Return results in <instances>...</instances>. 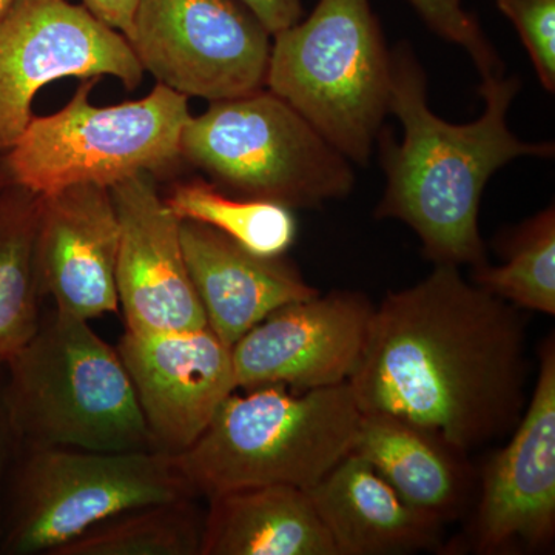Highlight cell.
<instances>
[{
	"mask_svg": "<svg viewBox=\"0 0 555 555\" xmlns=\"http://www.w3.org/2000/svg\"><path fill=\"white\" fill-rule=\"evenodd\" d=\"M526 378L520 309L436 266L375 306L349 385L361 414L397 416L469 454L517 425Z\"/></svg>",
	"mask_w": 555,
	"mask_h": 555,
	"instance_id": "obj_1",
	"label": "cell"
},
{
	"mask_svg": "<svg viewBox=\"0 0 555 555\" xmlns=\"http://www.w3.org/2000/svg\"><path fill=\"white\" fill-rule=\"evenodd\" d=\"M390 61L389 113L400 120L403 138L397 142L389 130L379 131L386 189L375 217L414 230L436 266L485 264L478 214L486 184L511 160L554 156V145L521 141L507 127L520 79L503 72L483 76V113L456 126L429 108L426 73L408 43H398Z\"/></svg>",
	"mask_w": 555,
	"mask_h": 555,
	"instance_id": "obj_2",
	"label": "cell"
},
{
	"mask_svg": "<svg viewBox=\"0 0 555 555\" xmlns=\"http://www.w3.org/2000/svg\"><path fill=\"white\" fill-rule=\"evenodd\" d=\"M360 420L349 383L255 387L225 398L198 440L171 462L195 496L268 485L309 491L352 452Z\"/></svg>",
	"mask_w": 555,
	"mask_h": 555,
	"instance_id": "obj_3",
	"label": "cell"
},
{
	"mask_svg": "<svg viewBox=\"0 0 555 555\" xmlns=\"http://www.w3.org/2000/svg\"><path fill=\"white\" fill-rule=\"evenodd\" d=\"M21 441L101 452L156 451L118 349L54 309L5 361Z\"/></svg>",
	"mask_w": 555,
	"mask_h": 555,
	"instance_id": "obj_4",
	"label": "cell"
},
{
	"mask_svg": "<svg viewBox=\"0 0 555 555\" xmlns=\"http://www.w3.org/2000/svg\"><path fill=\"white\" fill-rule=\"evenodd\" d=\"M272 38L266 89L366 166L389 113L392 67L371 0H320Z\"/></svg>",
	"mask_w": 555,
	"mask_h": 555,
	"instance_id": "obj_5",
	"label": "cell"
},
{
	"mask_svg": "<svg viewBox=\"0 0 555 555\" xmlns=\"http://www.w3.org/2000/svg\"><path fill=\"white\" fill-rule=\"evenodd\" d=\"M98 78L82 79L68 104L33 116L16 144L2 155V185L38 193L76 184L113 188L149 173L171 177L184 164L181 137L189 98L156 83L147 96L112 107L91 104Z\"/></svg>",
	"mask_w": 555,
	"mask_h": 555,
	"instance_id": "obj_6",
	"label": "cell"
},
{
	"mask_svg": "<svg viewBox=\"0 0 555 555\" xmlns=\"http://www.w3.org/2000/svg\"><path fill=\"white\" fill-rule=\"evenodd\" d=\"M181 156L230 196L288 208L346 198L356 185L350 160L269 89L190 116Z\"/></svg>",
	"mask_w": 555,
	"mask_h": 555,
	"instance_id": "obj_7",
	"label": "cell"
},
{
	"mask_svg": "<svg viewBox=\"0 0 555 555\" xmlns=\"http://www.w3.org/2000/svg\"><path fill=\"white\" fill-rule=\"evenodd\" d=\"M184 496L195 495L163 452L21 441L3 489L0 555H53L109 517Z\"/></svg>",
	"mask_w": 555,
	"mask_h": 555,
	"instance_id": "obj_8",
	"label": "cell"
},
{
	"mask_svg": "<svg viewBox=\"0 0 555 555\" xmlns=\"http://www.w3.org/2000/svg\"><path fill=\"white\" fill-rule=\"evenodd\" d=\"M270 38L243 0H138L129 43L158 83L218 102L266 89Z\"/></svg>",
	"mask_w": 555,
	"mask_h": 555,
	"instance_id": "obj_9",
	"label": "cell"
},
{
	"mask_svg": "<svg viewBox=\"0 0 555 555\" xmlns=\"http://www.w3.org/2000/svg\"><path fill=\"white\" fill-rule=\"evenodd\" d=\"M144 68L122 33L68 0H14L0 16V153L33 118L36 94L54 80L112 76L127 90Z\"/></svg>",
	"mask_w": 555,
	"mask_h": 555,
	"instance_id": "obj_10",
	"label": "cell"
},
{
	"mask_svg": "<svg viewBox=\"0 0 555 555\" xmlns=\"http://www.w3.org/2000/svg\"><path fill=\"white\" fill-rule=\"evenodd\" d=\"M555 537V341L540 349L539 374L513 437L481 473L469 526L481 555L539 553Z\"/></svg>",
	"mask_w": 555,
	"mask_h": 555,
	"instance_id": "obj_11",
	"label": "cell"
},
{
	"mask_svg": "<svg viewBox=\"0 0 555 555\" xmlns=\"http://www.w3.org/2000/svg\"><path fill=\"white\" fill-rule=\"evenodd\" d=\"M375 306L366 295L335 291L291 302L266 317L232 347L238 389H321L349 383Z\"/></svg>",
	"mask_w": 555,
	"mask_h": 555,
	"instance_id": "obj_12",
	"label": "cell"
},
{
	"mask_svg": "<svg viewBox=\"0 0 555 555\" xmlns=\"http://www.w3.org/2000/svg\"><path fill=\"white\" fill-rule=\"evenodd\" d=\"M118 352L158 452L178 455L192 447L238 390L232 347L208 327L181 332L127 328Z\"/></svg>",
	"mask_w": 555,
	"mask_h": 555,
	"instance_id": "obj_13",
	"label": "cell"
},
{
	"mask_svg": "<svg viewBox=\"0 0 555 555\" xmlns=\"http://www.w3.org/2000/svg\"><path fill=\"white\" fill-rule=\"evenodd\" d=\"M109 192L119 221L116 287L127 328L181 332L207 327L182 254L181 219L164 203L158 179L134 175Z\"/></svg>",
	"mask_w": 555,
	"mask_h": 555,
	"instance_id": "obj_14",
	"label": "cell"
},
{
	"mask_svg": "<svg viewBox=\"0 0 555 555\" xmlns=\"http://www.w3.org/2000/svg\"><path fill=\"white\" fill-rule=\"evenodd\" d=\"M119 238L108 188L76 184L40 195L36 255L43 297L87 321L116 312Z\"/></svg>",
	"mask_w": 555,
	"mask_h": 555,
	"instance_id": "obj_15",
	"label": "cell"
},
{
	"mask_svg": "<svg viewBox=\"0 0 555 555\" xmlns=\"http://www.w3.org/2000/svg\"><path fill=\"white\" fill-rule=\"evenodd\" d=\"M179 238L207 327L230 347L276 309L320 294L287 259L259 257L210 225L181 221Z\"/></svg>",
	"mask_w": 555,
	"mask_h": 555,
	"instance_id": "obj_16",
	"label": "cell"
},
{
	"mask_svg": "<svg viewBox=\"0 0 555 555\" xmlns=\"http://www.w3.org/2000/svg\"><path fill=\"white\" fill-rule=\"evenodd\" d=\"M308 494L337 555H403L441 547L443 526L412 509L353 451Z\"/></svg>",
	"mask_w": 555,
	"mask_h": 555,
	"instance_id": "obj_17",
	"label": "cell"
},
{
	"mask_svg": "<svg viewBox=\"0 0 555 555\" xmlns=\"http://www.w3.org/2000/svg\"><path fill=\"white\" fill-rule=\"evenodd\" d=\"M352 451L412 509L440 526L469 505L476 477L466 452L430 430L392 415L361 414Z\"/></svg>",
	"mask_w": 555,
	"mask_h": 555,
	"instance_id": "obj_18",
	"label": "cell"
},
{
	"mask_svg": "<svg viewBox=\"0 0 555 555\" xmlns=\"http://www.w3.org/2000/svg\"><path fill=\"white\" fill-rule=\"evenodd\" d=\"M207 500L201 555H337L308 491L255 486Z\"/></svg>",
	"mask_w": 555,
	"mask_h": 555,
	"instance_id": "obj_19",
	"label": "cell"
},
{
	"mask_svg": "<svg viewBox=\"0 0 555 555\" xmlns=\"http://www.w3.org/2000/svg\"><path fill=\"white\" fill-rule=\"evenodd\" d=\"M39 210L38 193L21 185L0 189V361L27 345L42 320Z\"/></svg>",
	"mask_w": 555,
	"mask_h": 555,
	"instance_id": "obj_20",
	"label": "cell"
},
{
	"mask_svg": "<svg viewBox=\"0 0 555 555\" xmlns=\"http://www.w3.org/2000/svg\"><path fill=\"white\" fill-rule=\"evenodd\" d=\"M163 198L181 221L210 225L259 257H283L297 236L292 208L235 198L207 179L173 182Z\"/></svg>",
	"mask_w": 555,
	"mask_h": 555,
	"instance_id": "obj_21",
	"label": "cell"
},
{
	"mask_svg": "<svg viewBox=\"0 0 555 555\" xmlns=\"http://www.w3.org/2000/svg\"><path fill=\"white\" fill-rule=\"evenodd\" d=\"M195 496L109 517L53 555H201L204 514Z\"/></svg>",
	"mask_w": 555,
	"mask_h": 555,
	"instance_id": "obj_22",
	"label": "cell"
},
{
	"mask_svg": "<svg viewBox=\"0 0 555 555\" xmlns=\"http://www.w3.org/2000/svg\"><path fill=\"white\" fill-rule=\"evenodd\" d=\"M503 264L473 268L470 283L520 310L555 315V208L502 240Z\"/></svg>",
	"mask_w": 555,
	"mask_h": 555,
	"instance_id": "obj_23",
	"label": "cell"
},
{
	"mask_svg": "<svg viewBox=\"0 0 555 555\" xmlns=\"http://www.w3.org/2000/svg\"><path fill=\"white\" fill-rule=\"evenodd\" d=\"M513 22L543 89L555 91V0H494Z\"/></svg>",
	"mask_w": 555,
	"mask_h": 555,
	"instance_id": "obj_24",
	"label": "cell"
},
{
	"mask_svg": "<svg viewBox=\"0 0 555 555\" xmlns=\"http://www.w3.org/2000/svg\"><path fill=\"white\" fill-rule=\"evenodd\" d=\"M9 378H7L5 361H0V518H2L3 489L7 477L13 465L14 456L20 449L21 437L11 416L9 403Z\"/></svg>",
	"mask_w": 555,
	"mask_h": 555,
	"instance_id": "obj_25",
	"label": "cell"
},
{
	"mask_svg": "<svg viewBox=\"0 0 555 555\" xmlns=\"http://www.w3.org/2000/svg\"><path fill=\"white\" fill-rule=\"evenodd\" d=\"M257 14L270 35L286 30L302 20L301 0H243Z\"/></svg>",
	"mask_w": 555,
	"mask_h": 555,
	"instance_id": "obj_26",
	"label": "cell"
},
{
	"mask_svg": "<svg viewBox=\"0 0 555 555\" xmlns=\"http://www.w3.org/2000/svg\"><path fill=\"white\" fill-rule=\"evenodd\" d=\"M82 5L98 20L122 33L127 40L130 39L138 0H82Z\"/></svg>",
	"mask_w": 555,
	"mask_h": 555,
	"instance_id": "obj_27",
	"label": "cell"
},
{
	"mask_svg": "<svg viewBox=\"0 0 555 555\" xmlns=\"http://www.w3.org/2000/svg\"><path fill=\"white\" fill-rule=\"evenodd\" d=\"M13 2L14 0H0V16H2V14L10 9L11 3Z\"/></svg>",
	"mask_w": 555,
	"mask_h": 555,
	"instance_id": "obj_28",
	"label": "cell"
},
{
	"mask_svg": "<svg viewBox=\"0 0 555 555\" xmlns=\"http://www.w3.org/2000/svg\"><path fill=\"white\" fill-rule=\"evenodd\" d=\"M2 188V153H0V189Z\"/></svg>",
	"mask_w": 555,
	"mask_h": 555,
	"instance_id": "obj_29",
	"label": "cell"
}]
</instances>
